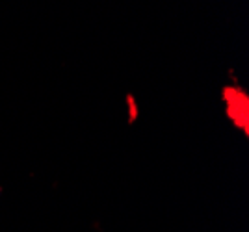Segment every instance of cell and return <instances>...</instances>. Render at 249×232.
Masks as SVG:
<instances>
[{"instance_id": "cell-1", "label": "cell", "mask_w": 249, "mask_h": 232, "mask_svg": "<svg viewBox=\"0 0 249 232\" xmlns=\"http://www.w3.org/2000/svg\"><path fill=\"white\" fill-rule=\"evenodd\" d=\"M227 112L229 116L234 119V123L240 127L248 128V97L238 89H227Z\"/></svg>"}]
</instances>
